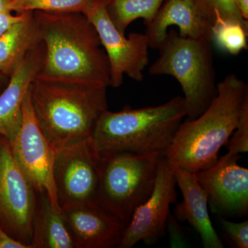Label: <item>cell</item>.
I'll list each match as a JSON object with an SVG mask.
<instances>
[{"label":"cell","mask_w":248,"mask_h":248,"mask_svg":"<svg viewBox=\"0 0 248 248\" xmlns=\"http://www.w3.org/2000/svg\"><path fill=\"white\" fill-rule=\"evenodd\" d=\"M166 230L169 233L170 244L171 248L187 247V240L182 227L172 214L170 213L166 223Z\"/></svg>","instance_id":"d4e9b609"},{"label":"cell","mask_w":248,"mask_h":248,"mask_svg":"<svg viewBox=\"0 0 248 248\" xmlns=\"http://www.w3.org/2000/svg\"><path fill=\"white\" fill-rule=\"evenodd\" d=\"M236 2L241 16L248 20V0H236Z\"/></svg>","instance_id":"83f0119b"},{"label":"cell","mask_w":248,"mask_h":248,"mask_svg":"<svg viewBox=\"0 0 248 248\" xmlns=\"http://www.w3.org/2000/svg\"><path fill=\"white\" fill-rule=\"evenodd\" d=\"M218 220L228 237L232 241L235 247L248 248V220L240 223L228 221L224 217L218 216Z\"/></svg>","instance_id":"cb8c5ba5"},{"label":"cell","mask_w":248,"mask_h":248,"mask_svg":"<svg viewBox=\"0 0 248 248\" xmlns=\"http://www.w3.org/2000/svg\"><path fill=\"white\" fill-rule=\"evenodd\" d=\"M0 248H31L7 232L0 225Z\"/></svg>","instance_id":"484cf974"},{"label":"cell","mask_w":248,"mask_h":248,"mask_svg":"<svg viewBox=\"0 0 248 248\" xmlns=\"http://www.w3.org/2000/svg\"><path fill=\"white\" fill-rule=\"evenodd\" d=\"M164 153H112L99 156L94 202L127 226L137 208L151 195Z\"/></svg>","instance_id":"8992f818"},{"label":"cell","mask_w":248,"mask_h":248,"mask_svg":"<svg viewBox=\"0 0 248 248\" xmlns=\"http://www.w3.org/2000/svg\"><path fill=\"white\" fill-rule=\"evenodd\" d=\"M146 26L144 34L150 48L153 49L162 45L171 26H176L183 37L213 42V27L189 0H165L153 20Z\"/></svg>","instance_id":"9a60e30c"},{"label":"cell","mask_w":248,"mask_h":248,"mask_svg":"<svg viewBox=\"0 0 248 248\" xmlns=\"http://www.w3.org/2000/svg\"><path fill=\"white\" fill-rule=\"evenodd\" d=\"M40 29L32 11L0 35V73L10 77L28 52L42 42Z\"/></svg>","instance_id":"e0dca14e"},{"label":"cell","mask_w":248,"mask_h":248,"mask_svg":"<svg viewBox=\"0 0 248 248\" xmlns=\"http://www.w3.org/2000/svg\"><path fill=\"white\" fill-rule=\"evenodd\" d=\"M165 0H110L106 9L117 30L125 35L127 27L136 19H143L145 25L156 16Z\"/></svg>","instance_id":"d6986e66"},{"label":"cell","mask_w":248,"mask_h":248,"mask_svg":"<svg viewBox=\"0 0 248 248\" xmlns=\"http://www.w3.org/2000/svg\"><path fill=\"white\" fill-rule=\"evenodd\" d=\"M45 46L41 42L28 52L0 94V135L12 143L22 125V104L32 80L42 70Z\"/></svg>","instance_id":"5bb4252c"},{"label":"cell","mask_w":248,"mask_h":248,"mask_svg":"<svg viewBox=\"0 0 248 248\" xmlns=\"http://www.w3.org/2000/svg\"><path fill=\"white\" fill-rule=\"evenodd\" d=\"M211 42L183 37L170 29L158 48L159 58L148 71L151 76H170L177 80L184 93L188 120L202 115L217 94Z\"/></svg>","instance_id":"5b68a950"},{"label":"cell","mask_w":248,"mask_h":248,"mask_svg":"<svg viewBox=\"0 0 248 248\" xmlns=\"http://www.w3.org/2000/svg\"><path fill=\"white\" fill-rule=\"evenodd\" d=\"M186 116L185 100L181 96L156 107L133 109L126 106L119 112L107 110L93 131V147L99 156L165 153Z\"/></svg>","instance_id":"277c9868"},{"label":"cell","mask_w":248,"mask_h":248,"mask_svg":"<svg viewBox=\"0 0 248 248\" xmlns=\"http://www.w3.org/2000/svg\"><path fill=\"white\" fill-rule=\"evenodd\" d=\"M35 192L15 157L11 143L0 135V225L31 248Z\"/></svg>","instance_id":"52a82bcc"},{"label":"cell","mask_w":248,"mask_h":248,"mask_svg":"<svg viewBox=\"0 0 248 248\" xmlns=\"http://www.w3.org/2000/svg\"><path fill=\"white\" fill-rule=\"evenodd\" d=\"M8 78H9V77L4 76V75L1 74V73H0V87L2 86V84H4L5 80L8 79Z\"/></svg>","instance_id":"f546056e"},{"label":"cell","mask_w":248,"mask_h":248,"mask_svg":"<svg viewBox=\"0 0 248 248\" xmlns=\"http://www.w3.org/2000/svg\"><path fill=\"white\" fill-rule=\"evenodd\" d=\"M169 164L184 198L174 210L176 219L188 222L200 234L204 248H224L210 221L206 193L197 182L195 173L173 163Z\"/></svg>","instance_id":"2e32d148"},{"label":"cell","mask_w":248,"mask_h":248,"mask_svg":"<svg viewBox=\"0 0 248 248\" xmlns=\"http://www.w3.org/2000/svg\"><path fill=\"white\" fill-rule=\"evenodd\" d=\"M53 179L60 208L94 202L99 185V156L94 151L92 138L56 151Z\"/></svg>","instance_id":"30bf717a"},{"label":"cell","mask_w":248,"mask_h":248,"mask_svg":"<svg viewBox=\"0 0 248 248\" xmlns=\"http://www.w3.org/2000/svg\"><path fill=\"white\" fill-rule=\"evenodd\" d=\"M13 0H0V13L11 12L9 6Z\"/></svg>","instance_id":"f1b7e54d"},{"label":"cell","mask_w":248,"mask_h":248,"mask_svg":"<svg viewBox=\"0 0 248 248\" xmlns=\"http://www.w3.org/2000/svg\"><path fill=\"white\" fill-rule=\"evenodd\" d=\"M108 0H13L9 11L16 14L29 11L80 12L84 15Z\"/></svg>","instance_id":"ffe728a7"},{"label":"cell","mask_w":248,"mask_h":248,"mask_svg":"<svg viewBox=\"0 0 248 248\" xmlns=\"http://www.w3.org/2000/svg\"><path fill=\"white\" fill-rule=\"evenodd\" d=\"M228 153L240 155L248 151V104L241 112L237 125L228 140Z\"/></svg>","instance_id":"603a6c76"},{"label":"cell","mask_w":248,"mask_h":248,"mask_svg":"<svg viewBox=\"0 0 248 248\" xmlns=\"http://www.w3.org/2000/svg\"><path fill=\"white\" fill-rule=\"evenodd\" d=\"M33 221L32 248H75L63 214L52 206L46 195L39 194Z\"/></svg>","instance_id":"ac0fdd59"},{"label":"cell","mask_w":248,"mask_h":248,"mask_svg":"<svg viewBox=\"0 0 248 248\" xmlns=\"http://www.w3.org/2000/svg\"><path fill=\"white\" fill-rule=\"evenodd\" d=\"M248 104V84L236 75H228L217 84L216 96L208 108L197 118L181 123L165 157L192 173L211 167Z\"/></svg>","instance_id":"7a4b0ae2"},{"label":"cell","mask_w":248,"mask_h":248,"mask_svg":"<svg viewBox=\"0 0 248 248\" xmlns=\"http://www.w3.org/2000/svg\"><path fill=\"white\" fill-rule=\"evenodd\" d=\"M110 0L101 3L85 14L92 22L107 53L110 66V86L120 87L126 75L141 82L149 62V45L145 34L132 32L122 35L111 22L106 6Z\"/></svg>","instance_id":"9c48e42d"},{"label":"cell","mask_w":248,"mask_h":248,"mask_svg":"<svg viewBox=\"0 0 248 248\" xmlns=\"http://www.w3.org/2000/svg\"><path fill=\"white\" fill-rule=\"evenodd\" d=\"M198 14L214 27L220 22L239 24L248 31V22L241 16L236 0H189Z\"/></svg>","instance_id":"44dd1931"},{"label":"cell","mask_w":248,"mask_h":248,"mask_svg":"<svg viewBox=\"0 0 248 248\" xmlns=\"http://www.w3.org/2000/svg\"><path fill=\"white\" fill-rule=\"evenodd\" d=\"M11 144L15 157L36 192L46 195L53 208L61 212L53 179L56 151L39 126L29 89L23 101L22 125Z\"/></svg>","instance_id":"ba28073f"},{"label":"cell","mask_w":248,"mask_h":248,"mask_svg":"<svg viewBox=\"0 0 248 248\" xmlns=\"http://www.w3.org/2000/svg\"><path fill=\"white\" fill-rule=\"evenodd\" d=\"M108 87L93 80L36 76L29 87L32 110L55 151L92 138L108 107Z\"/></svg>","instance_id":"6da1fadb"},{"label":"cell","mask_w":248,"mask_h":248,"mask_svg":"<svg viewBox=\"0 0 248 248\" xmlns=\"http://www.w3.org/2000/svg\"><path fill=\"white\" fill-rule=\"evenodd\" d=\"M177 182L165 155L160 161L154 187L148 199L134 212L119 248H131L140 241L147 245L164 236L171 204L177 202Z\"/></svg>","instance_id":"8fae6325"},{"label":"cell","mask_w":248,"mask_h":248,"mask_svg":"<svg viewBox=\"0 0 248 248\" xmlns=\"http://www.w3.org/2000/svg\"><path fill=\"white\" fill-rule=\"evenodd\" d=\"M32 12L45 46L40 73L110 86L108 59L89 18L80 12Z\"/></svg>","instance_id":"3957f363"},{"label":"cell","mask_w":248,"mask_h":248,"mask_svg":"<svg viewBox=\"0 0 248 248\" xmlns=\"http://www.w3.org/2000/svg\"><path fill=\"white\" fill-rule=\"evenodd\" d=\"M61 211L75 248H110L120 244L126 226L94 201L63 205Z\"/></svg>","instance_id":"4fadbf2b"},{"label":"cell","mask_w":248,"mask_h":248,"mask_svg":"<svg viewBox=\"0 0 248 248\" xmlns=\"http://www.w3.org/2000/svg\"><path fill=\"white\" fill-rule=\"evenodd\" d=\"M23 14L24 13L16 15H13L11 12L0 13V35L19 21L22 17Z\"/></svg>","instance_id":"4316f807"},{"label":"cell","mask_w":248,"mask_h":248,"mask_svg":"<svg viewBox=\"0 0 248 248\" xmlns=\"http://www.w3.org/2000/svg\"><path fill=\"white\" fill-rule=\"evenodd\" d=\"M240 155H226L209 169L195 173L213 213L220 217H247L248 170L238 164Z\"/></svg>","instance_id":"7c38bea8"},{"label":"cell","mask_w":248,"mask_h":248,"mask_svg":"<svg viewBox=\"0 0 248 248\" xmlns=\"http://www.w3.org/2000/svg\"><path fill=\"white\" fill-rule=\"evenodd\" d=\"M213 41L232 55L248 50V31L237 23L220 22L213 27Z\"/></svg>","instance_id":"7402d4cb"}]
</instances>
